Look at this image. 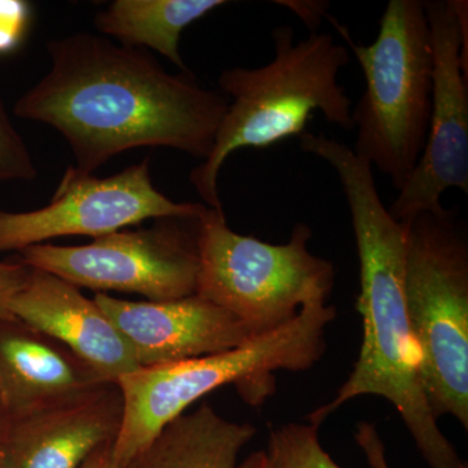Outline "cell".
<instances>
[{
  "instance_id": "9a60e30c",
  "label": "cell",
  "mask_w": 468,
  "mask_h": 468,
  "mask_svg": "<svg viewBox=\"0 0 468 468\" xmlns=\"http://www.w3.org/2000/svg\"><path fill=\"white\" fill-rule=\"evenodd\" d=\"M255 433L251 424L228 420L203 403L169 421L124 468H237Z\"/></svg>"
},
{
  "instance_id": "5bb4252c",
  "label": "cell",
  "mask_w": 468,
  "mask_h": 468,
  "mask_svg": "<svg viewBox=\"0 0 468 468\" xmlns=\"http://www.w3.org/2000/svg\"><path fill=\"white\" fill-rule=\"evenodd\" d=\"M0 378L11 418L110 383L66 345L15 316L0 318Z\"/></svg>"
},
{
  "instance_id": "7a4b0ae2",
  "label": "cell",
  "mask_w": 468,
  "mask_h": 468,
  "mask_svg": "<svg viewBox=\"0 0 468 468\" xmlns=\"http://www.w3.org/2000/svg\"><path fill=\"white\" fill-rule=\"evenodd\" d=\"M304 153L335 169L349 206L358 249L363 344L356 367L334 401L309 415L320 426L356 397L378 396L393 403L430 468H467L437 426L421 385L420 354L405 302L406 224L381 201L374 172L351 147L324 134L303 133Z\"/></svg>"
},
{
  "instance_id": "7c38bea8",
  "label": "cell",
  "mask_w": 468,
  "mask_h": 468,
  "mask_svg": "<svg viewBox=\"0 0 468 468\" xmlns=\"http://www.w3.org/2000/svg\"><path fill=\"white\" fill-rule=\"evenodd\" d=\"M119 385L9 419L0 436L5 468H80L92 452L115 442L122 427Z\"/></svg>"
},
{
  "instance_id": "6da1fadb",
  "label": "cell",
  "mask_w": 468,
  "mask_h": 468,
  "mask_svg": "<svg viewBox=\"0 0 468 468\" xmlns=\"http://www.w3.org/2000/svg\"><path fill=\"white\" fill-rule=\"evenodd\" d=\"M51 67L15 106L66 138L77 171L91 175L135 147H171L206 160L227 98L192 72L171 75L143 48L76 33L48 45Z\"/></svg>"
},
{
  "instance_id": "9c48e42d",
  "label": "cell",
  "mask_w": 468,
  "mask_h": 468,
  "mask_svg": "<svg viewBox=\"0 0 468 468\" xmlns=\"http://www.w3.org/2000/svg\"><path fill=\"white\" fill-rule=\"evenodd\" d=\"M206 208L203 203L171 201L156 190L149 159L107 178L69 167L46 207L0 209V251H20L57 237L100 239L147 218H199Z\"/></svg>"
},
{
  "instance_id": "8fae6325",
  "label": "cell",
  "mask_w": 468,
  "mask_h": 468,
  "mask_svg": "<svg viewBox=\"0 0 468 468\" xmlns=\"http://www.w3.org/2000/svg\"><path fill=\"white\" fill-rule=\"evenodd\" d=\"M92 300L124 335L140 367L226 353L252 338L236 316L197 294L132 302L97 292Z\"/></svg>"
},
{
  "instance_id": "3957f363",
  "label": "cell",
  "mask_w": 468,
  "mask_h": 468,
  "mask_svg": "<svg viewBox=\"0 0 468 468\" xmlns=\"http://www.w3.org/2000/svg\"><path fill=\"white\" fill-rule=\"evenodd\" d=\"M273 58L260 68H229L218 77L220 90L232 98L214 147L190 174V181L209 208L223 209L218 178L230 154L263 147L304 133L314 112L344 131H354L353 104L338 84L349 64V50L328 33H310L295 42L291 26L272 30Z\"/></svg>"
},
{
  "instance_id": "2e32d148",
  "label": "cell",
  "mask_w": 468,
  "mask_h": 468,
  "mask_svg": "<svg viewBox=\"0 0 468 468\" xmlns=\"http://www.w3.org/2000/svg\"><path fill=\"white\" fill-rule=\"evenodd\" d=\"M227 5L223 0H115L95 16V27L129 48H150L190 72L180 52L181 34L194 21Z\"/></svg>"
},
{
  "instance_id": "4fadbf2b",
  "label": "cell",
  "mask_w": 468,
  "mask_h": 468,
  "mask_svg": "<svg viewBox=\"0 0 468 468\" xmlns=\"http://www.w3.org/2000/svg\"><path fill=\"white\" fill-rule=\"evenodd\" d=\"M8 311L66 345L110 383L140 368L128 341L97 302L50 272L30 267L26 285L11 298Z\"/></svg>"
},
{
  "instance_id": "cb8c5ba5",
  "label": "cell",
  "mask_w": 468,
  "mask_h": 468,
  "mask_svg": "<svg viewBox=\"0 0 468 468\" xmlns=\"http://www.w3.org/2000/svg\"><path fill=\"white\" fill-rule=\"evenodd\" d=\"M237 468H270L266 452H252Z\"/></svg>"
},
{
  "instance_id": "30bf717a",
  "label": "cell",
  "mask_w": 468,
  "mask_h": 468,
  "mask_svg": "<svg viewBox=\"0 0 468 468\" xmlns=\"http://www.w3.org/2000/svg\"><path fill=\"white\" fill-rule=\"evenodd\" d=\"M432 37V111L417 167L388 208L401 223L442 208L441 196L468 193V69L462 63V30L455 0L424 2Z\"/></svg>"
},
{
  "instance_id": "44dd1931",
  "label": "cell",
  "mask_w": 468,
  "mask_h": 468,
  "mask_svg": "<svg viewBox=\"0 0 468 468\" xmlns=\"http://www.w3.org/2000/svg\"><path fill=\"white\" fill-rule=\"evenodd\" d=\"M276 5L291 9L309 27L310 33H318L323 18L329 17V3L324 0H277Z\"/></svg>"
},
{
  "instance_id": "7402d4cb",
  "label": "cell",
  "mask_w": 468,
  "mask_h": 468,
  "mask_svg": "<svg viewBox=\"0 0 468 468\" xmlns=\"http://www.w3.org/2000/svg\"><path fill=\"white\" fill-rule=\"evenodd\" d=\"M356 441L362 446L372 468H389L384 457V445L378 436L377 428L369 423H359L356 426Z\"/></svg>"
},
{
  "instance_id": "ffe728a7",
  "label": "cell",
  "mask_w": 468,
  "mask_h": 468,
  "mask_svg": "<svg viewBox=\"0 0 468 468\" xmlns=\"http://www.w3.org/2000/svg\"><path fill=\"white\" fill-rule=\"evenodd\" d=\"M30 273V267L21 263H5L0 261V318L12 316L8 311V303L11 298L24 285Z\"/></svg>"
},
{
  "instance_id": "52a82bcc",
  "label": "cell",
  "mask_w": 468,
  "mask_h": 468,
  "mask_svg": "<svg viewBox=\"0 0 468 468\" xmlns=\"http://www.w3.org/2000/svg\"><path fill=\"white\" fill-rule=\"evenodd\" d=\"M311 237L307 224H295L289 242L272 245L234 232L224 209L207 207L199 218L196 294L236 316L251 337L276 331L334 288V264L310 251Z\"/></svg>"
},
{
  "instance_id": "277c9868",
  "label": "cell",
  "mask_w": 468,
  "mask_h": 468,
  "mask_svg": "<svg viewBox=\"0 0 468 468\" xmlns=\"http://www.w3.org/2000/svg\"><path fill=\"white\" fill-rule=\"evenodd\" d=\"M335 318V306L310 302L288 324L237 349L140 367L120 378L124 411L112 446L113 467L124 468L169 421L223 385L236 384L246 401L260 405L273 371H306L322 358L325 328Z\"/></svg>"
},
{
  "instance_id": "ba28073f",
  "label": "cell",
  "mask_w": 468,
  "mask_h": 468,
  "mask_svg": "<svg viewBox=\"0 0 468 468\" xmlns=\"http://www.w3.org/2000/svg\"><path fill=\"white\" fill-rule=\"evenodd\" d=\"M201 217L160 218L153 228L117 230L82 246L39 243L18 251L20 261L77 288L181 300L197 292Z\"/></svg>"
},
{
  "instance_id": "e0dca14e",
  "label": "cell",
  "mask_w": 468,
  "mask_h": 468,
  "mask_svg": "<svg viewBox=\"0 0 468 468\" xmlns=\"http://www.w3.org/2000/svg\"><path fill=\"white\" fill-rule=\"evenodd\" d=\"M270 468H341L323 449L315 424H285L272 431L266 452Z\"/></svg>"
},
{
  "instance_id": "d4e9b609",
  "label": "cell",
  "mask_w": 468,
  "mask_h": 468,
  "mask_svg": "<svg viewBox=\"0 0 468 468\" xmlns=\"http://www.w3.org/2000/svg\"><path fill=\"white\" fill-rule=\"evenodd\" d=\"M9 419H11V414H9L7 397H5L2 378H0V436H2L5 427H7Z\"/></svg>"
},
{
  "instance_id": "603a6c76",
  "label": "cell",
  "mask_w": 468,
  "mask_h": 468,
  "mask_svg": "<svg viewBox=\"0 0 468 468\" xmlns=\"http://www.w3.org/2000/svg\"><path fill=\"white\" fill-rule=\"evenodd\" d=\"M112 446L113 442L103 443L89 455L88 460L80 468H115L112 462Z\"/></svg>"
},
{
  "instance_id": "ac0fdd59",
  "label": "cell",
  "mask_w": 468,
  "mask_h": 468,
  "mask_svg": "<svg viewBox=\"0 0 468 468\" xmlns=\"http://www.w3.org/2000/svg\"><path fill=\"white\" fill-rule=\"evenodd\" d=\"M37 177L29 149L9 119L0 98V183L12 180H33Z\"/></svg>"
},
{
  "instance_id": "5b68a950",
  "label": "cell",
  "mask_w": 468,
  "mask_h": 468,
  "mask_svg": "<svg viewBox=\"0 0 468 468\" xmlns=\"http://www.w3.org/2000/svg\"><path fill=\"white\" fill-rule=\"evenodd\" d=\"M365 75L366 90L353 109V151L401 190L426 144L433 94L432 37L420 0L388 2L377 39L363 45L331 18Z\"/></svg>"
},
{
  "instance_id": "d6986e66",
  "label": "cell",
  "mask_w": 468,
  "mask_h": 468,
  "mask_svg": "<svg viewBox=\"0 0 468 468\" xmlns=\"http://www.w3.org/2000/svg\"><path fill=\"white\" fill-rule=\"evenodd\" d=\"M30 23V5L24 0H0V55L16 50Z\"/></svg>"
},
{
  "instance_id": "8992f818",
  "label": "cell",
  "mask_w": 468,
  "mask_h": 468,
  "mask_svg": "<svg viewBox=\"0 0 468 468\" xmlns=\"http://www.w3.org/2000/svg\"><path fill=\"white\" fill-rule=\"evenodd\" d=\"M405 302L436 419L468 428V243L452 209L406 221Z\"/></svg>"
},
{
  "instance_id": "484cf974",
  "label": "cell",
  "mask_w": 468,
  "mask_h": 468,
  "mask_svg": "<svg viewBox=\"0 0 468 468\" xmlns=\"http://www.w3.org/2000/svg\"><path fill=\"white\" fill-rule=\"evenodd\" d=\"M0 468H5V462H3L2 454H0Z\"/></svg>"
}]
</instances>
